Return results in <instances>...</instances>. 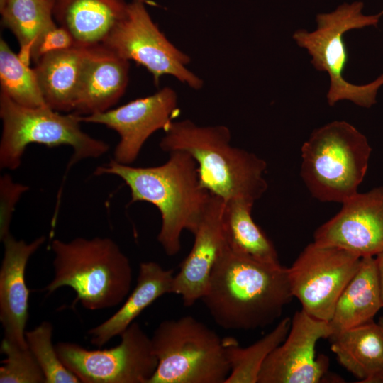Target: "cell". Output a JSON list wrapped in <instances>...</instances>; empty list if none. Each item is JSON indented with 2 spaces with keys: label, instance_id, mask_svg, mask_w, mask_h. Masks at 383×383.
<instances>
[{
  "label": "cell",
  "instance_id": "obj_1",
  "mask_svg": "<svg viewBox=\"0 0 383 383\" xmlns=\"http://www.w3.org/2000/svg\"><path fill=\"white\" fill-rule=\"evenodd\" d=\"M293 297L287 267L237 253L225 242L201 300L220 327L249 331L274 323Z\"/></svg>",
  "mask_w": 383,
  "mask_h": 383
},
{
  "label": "cell",
  "instance_id": "obj_2",
  "mask_svg": "<svg viewBox=\"0 0 383 383\" xmlns=\"http://www.w3.org/2000/svg\"><path fill=\"white\" fill-rule=\"evenodd\" d=\"M164 164L136 167L111 160L94 174L119 177L129 187L131 203L146 201L161 216L157 240L169 256L181 250L184 230L196 231L212 194L200 182L198 165L187 152L173 151Z\"/></svg>",
  "mask_w": 383,
  "mask_h": 383
},
{
  "label": "cell",
  "instance_id": "obj_3",
  "mask_svg": "<svg viewBox=\"0 0 383 383\" xmlns=\"http://www.w3.org/2000/svg\"><path fill=\"white\" fill-rule=\"evenodd\" d=\"M164 131L160 148L168 153H189L197 163L202 187L211 194L224 201L243 199L255 203L267 191L266 162L233 147L228 127L200 126L186 119L172 121Z\"/></svg>",
  "mask_w": 383,
  "mask_h": 383
},
{
  "label": "cell",
  "instance_id": "obj_4",
  "mask_svg": "<svg viewBox=\"0 0 383 383\" xmlns=\"http://www.w3.org/2000/svg\"><path fill=\"white\" fill-rule=\"evenodd\" d=\"M51 250L54 277L42 289L47 294L69 287L76 294L72 306L79 302L91 311L117 306L128 296L133 278L131 265L112 239L78 237L67 242L55 239Z\"/></svg>",
  "mask_w": 383,
  "mask_h": 383
},
{
  "label": "cell",
  "instance_id": "obj_5",
  "mask_svg": "<svg viewBox=\"0 0 383 383\" xmlns=\"http://www.w3.org/2000/svg\"><path fill=\"white\" fill-rule=\"evenodd\" d=\"M372 148L346 121H335L313 131L301 150V177L315 199L343 204L358 192Z\"/></svg>",
  "mask_w": 383,
  "mask_h": 383
},
{
  "label": "cell",
  "instance_id": "obj_6",
  "mask_svg": "<svg viewBox=\"0 0 383 383\" xmlns=\"http://www.w3.org/2000/svg\"><path fill=\"white\" fill-rule=\"evenodd\" d=\"M151 343L157 367L149 383H225L230 374L223 340L192 316L162 321Z\"/></svg>",
  "mask_w": 383,
  "mask_h": 383
},
{
  "label": "cell",
  "instance_id": "obj_7",
  "mask_svg": "<svg viewBox=\"0 0 383 383\" xmlns=\"http://www.w3.org/2000/svg\"><path fill=\"white\" fill-rule=\"evenodd\" d=\"M0 117L2 121L1 169H17L26 148L30 143L48 147L62 145L72 147L73 155L67 170L82 160L101 157L109 148L106 142L82 130L77 115L62 114L47 105L24 106L1 93Z\"/></svg>",
  "mask_w": 383,
  "mask_h": 383
},
{
  "label": "cell",
  "instance_id": "obj_8",
  "mask_svg": "<svg viewBox=\"0 0 383 383\" xmlns=\"http://www.w3.org/2000/svg\"><path fill=\"white\" fill-rule=\"evenodd\" d=\"M363 7L362 1L344 3L332 12L317 14L316 30L309 33L298 30L293 35L296 43L306 48L312 57L311 62L314 67L329 74L327 99L330 106L349 100L370 108L376 103L377 91L383 85V74L363 85L351 84L343 78V72L348 60L343 34L352 29L377 26L383 16V10L374 15H365Z\"/></svg>",
  "mask_w": 383,
  "mask_h": 383
},
{
  "label": "cell",
  "instance_id": "obj_9",
  "mask_svg": "<svg viewBox=\"0 0 383 383\" xmlns=\"http://www.w3.org/2000/svg\"><path fill=\"white\" fill-rule=\"evenodd\" d=\"M119 56L144 67L158 84L170 75L192 89L202 88L203 80L187 68L190 57L174 46L152 19L144 0L128 3L125 15L101 43Z\"/></svg>",
  "mask_w": 383,
  "mask_h": 383
},
{
  "label": "cell",
  "instance_id": "obj_10",
  "mask_svg": "<svg viewBox=\"0 0 383 383\" xmlns=\"http://www.w3.org/2000/svg\"><path fill=\"white\" fill-rule=\"evenodd\" d=\"M111 348L89 350L59 342L57 353L65 366L83 383H149L157 367L151 338L136 322L120 335Z\"/></svg>",
  "mask_w": 383,
  "mask_h": 383
},
{
  "label": "cell",
  "instance_id": "obj_11",
  "mask_svg": "<svg viewBox=\"0 0 383 383\" xmlns=\"http://www.w3.org/2000/svg\"><path fill=\"white\" fill-rule=\"evenodd\" d=\"M361 258L345 249L312 242L290 267L293 296L309 315L329 322L342 292L357 271Z\"/></svg>",
  "mask_w": 383,
  "mask_h": 383
},
{
  "label": "cell",
  "instance_id": "obj_12",
  "mask_svg": "<svg viewBox=\"0 0 383 383\" xmlns=\"http://www.w3.org/2000/svg\"><path fill=\"white\" fill-rule=\"evenodd\" d=\"M333 334L328 321L304 310L296 311L288 335L266 358L257 383H318L326 374L328 360L316 358V345Z\"/></svg>",
  "mask_w": 383,
  "mask_h": 383
},
{
  "label": "cell",
  "instance_id": "obj_13",
  "mask_svg": "<svg viewBox=\"0 0 383 383\" xmlns=\"http://www.w3.org/2000/svg\"><path fill=\"white\" fill-rule=\"evenodd\" d=\"M178 111L177 93L167 87L114 109L77 116L80 122L102 124L117 132L120 140L114 150L113 160L131 165L148 138L155 131L165 130Z\"/></svg>",
  "mask_w": 383,
  "mask_h": 383
},
{
  "label": "cell",
  "instance_id": "obj_14",
  "mask_svg": "<svg viewBox=\"0 0 383 383\" xmlns=\"http://www.w3.org/2000/svg\"><path fill=\"white\" fill-rule=\"evenodd\" d=\"M313 242L336 246L360 257L383 251V187L357 192L342 204L340 211L319 226Z\"/></svg>",
  "mask_w": 383,
  "mask_h": 383
},
{
  "label": "cell",
  "instance_id": "obj_15",
  "mask_svg": "<svg viewBox=\"0 0 383 383\" xmlns=\"http://www.w3.org/2000/svg\"><path fill=\"white\" fill-rule=\"evenodd\" d=\"M45 239L42 235L26 243L10 234L2 241L4 252L0 268V321L4 338L24 348L28 347L25 334L29 297L26 269L29 258Z\"/></svg>",
  "mask_w": 383,
  "mask_h": 383
},
{
  "label": "cell",
  "instance_id": "obj_16",
  "mask_svg": "<svg viewBox=\"0 0 383 383\" xmlns=\"http://www.w3.org/2000/svg\"><path fill=\"white\" fill-rule=\"evenodd\" d=\"M225 201L212 194L209 205L194 233L192 248L174 274L172 293L181 296L189 307L204 294L217 257L225 243L223 212Z\"/></svg>",
  "mask_w": 383,
  "mask_h": 383
},
{
  "label": "cell",
  "instance_id": "obj_17",
  "mask_svg": "<svg viewBox=\"0 0 383 383\" xmlns=\"http://www.w3.org/2000/svg\"><path fill=\"white\" fill-rule=\"evenodd\" d=\"M129 67L128 60L103 44L89 46L74 114L104 112L117 103L128 84Z\"/></svg>",
  "mask_w": 383,
  "mask_h": 383
},
{
  "label": "cell",
  "instance_id": "obj_18",
  "mask_svg": "<svg viewBox=\"0 0 383 383\" xmlns=\"http://www.w3.org/2000/svg\"><path fill=\"white\" fill-rule=\"evenodd\" d=\"M89 46L74 45L49 52L35 64L38 84L48 106L57 111H74Z\"/></svg>",
  "mask_w": 383,
  "mask_h": 383
},
{
  "label": "cell",
  "instance_id": "obj_19",
  "mask_svg": "<svg viewBox=\"0 0 383 383\" xmlns=\"http://www.w3.org/2000/svg\"><path fill=\"white\" fill-rule=\"evenodd\" d=\"M174 272L149 261L140 264L136 285L121 306L105 321L87 332L92 345L101 348L119 336L134 320L160 296L172 293Z\"/></svg>",
  "mask_w": 383,
  "mask_h": 383
},
{
  "label": "cell",
  "instance_id": "obj_20",
  "mask_svg": "<svg viewBox=\"0 0 383 383\" xmlns=\"http://www.w3.org/2000/svg\"><path fill=\"white\" fill-rule=\"evenodd\" d=\"M126 0H55L53 16L76 45L100 44L125 15Z\"/></svg>",
  "mask_w": 383,
  "mask_h": 383
},
{
  "label": "cell",
  "instance_id": "obj_21",
  "mask_svg": "<svg viewBox=\"0 0 383 383\" xmlns=\"http://www.w3.org/2000/svg\"><path fill=\"white\" fill-rule=\"evenodd\" d=\"M382 308L375 257H363L357 271L340 295L328 322L332 335L372 321Z\"/></svg>",
  "mask_w": 383,
  "mask_h": 383
},
{
  "label": "cell",
  "instance_id": "obj_22",
  "mask_svg": "<svg viewBox=\"0 0 383 383\" xmlns=\"http://www.w3.org/2000/svg\"><path fill=\"white\" fill-rule=\"evenodd\" d=\"M338 362L361 383H383V327L373 321L331 337Z\"/></svg>",
  "mask_w": 383,
  "mask_h": 383
},
{
  "label": "cell",
  "instance_id": "obj_23",
  "mask_svg": "<svg viewBox=\"0 0 383 383\" xmlns=\"http://www.w3.org/2000/svg\"><path fill=\"white\" fill-rule=\"evenodd\" d=\"M253 204L243 199L225 201L222 218L225 242L237 253L262 262L279 263L274 245L252 218Z\"/></svg>",
  "mask_w": 383,
  "mask_h": 383
},
{
  "label": "cell",
  "instance_id": "obj_24",
  "mask_svg": "<svg viewBox=\"0 0 383 383\" xmlns=\"http://www.w3.org/2000/svg\"><path fill=\"white\" fill-rule=\"evenodd\" d=\"M1 23L17 39L19 56L29 65V52L35 41L56 23L55 0H1Z\"/></svg>",
  "mask_w": 383,
  "mask_h": 383
},
{
  "label": "cell",
  "instance_id": "obj_25",
  "mask_svg": "<svg viewBox=\"0 0 383 383\" xmlns=\"http://www.w3.org/2000/svg\"><path fill=\"white\" fill-rule=\"evenodd\" d=\"M292 319L281 320L268 334L246 348L233 338L223 339L231 371L225 383H257L261 368L268 355L286 338Z\"/></svg>",
  "mask_w": 383,
  "mask_h": 383
},
{
  "label": "cell",
  "instance_id": "obj_26",
  "mask_svg": "<svg viewBox=\"0 0 383 383\" xmlns=\"http://www.w3.org/2000/svg\"><path fill=\"white\" fill-rule=\"evenodd\" d=\"M1 93L28 107L46 105L33 68L0 40Z\"/></svg>",
  "mask_w": 383,
  "mask_h": 383
},
{
  "label": "cell",
  "instance_id": "obj_27",
  "mask_svg": "<svg viewBox=\"0 0 383 383\" xmlns=\"http://www.w3.org/2000/svg\"><path fill=\"white\" fill-rule=\"evenodd\" d=\"M52 323L44 321L25 334L28 347L44 374L45 383L80 382L61 361L52 342Z\"/></svg>",
  "mask_w": 383,
  "mask_h": 383
},
{
  "label": "cell",
  "instance_id": "obj_28",
  "mask_svg": "<svg viewBox=\"0 0 383 383\" xmlns=\"http://www.w3.org/2000/svg\"><path fill=\"white\" fill-rule=\"evenodd\" d=\"M0 349L6 355L0 367V383H45L44 374L28 347L3 338Z\"/></svg>",
  "mask_w": 383,
  "mask_h": 383
},
{
  "label": "cell",
  "instance_id": "obj_29",
  "mask_svg": "<svg viewBox=\"0 0 383 383\" xmlns=\"http://www.w3.org/2000/svg\"><path fill=\"white\" fill-rule=\"evenodd\" d=\"M29 187L14 182L5 174L0 178V239L3 241L11 233L10 223L16 205Z\"/></svg>",
  "mask_w": 383,
  "mask_h": 383
},
{
  "label": "cell",
  "instance_id": "obj_30",
  "mask_svg": "<svg viewBox=\"0 0 383 383\" xmlns=\"http://www.w3.org/2000/svg\"><path fill=\"white\" fill-rule=\"evenodd\" d=\"M76 45L72 35L57 24L45 31L33 45L29 52V62L35 63L43 55L70 48Z\"/></svg>",
  "mask_w": 383,
  "mask_h": 383
},
{
  "label": "cell",
  "instance_id": "obj_31",
  "mask_svg": "<svg viewBox=\"0 0 383 383\" xmlns=\"http://www.w3.org/2000/svg\"><path fill=\"white\" fill-rule=\"evenodd\" d=\"M374 257L377 264V269L383 302V251L377 254Z\"/></svg>",
  "mask_w": 383,
  "mask_h": 383
},
{
  "label": "cell",
  "instance_id": "obj_32",
  "mask_svg": "<svg viewBox=\"0 0 383 383\" xmlns=\"http://www.w3.org/2000/svg\"><path fill=\"white\" fill-rule=\"evenodd\" d=\"M378 323L383 327V316L379 318Z\"/></svg>",
  "mask_w": 383,
  "mask_h": 383
}]
</instances>
